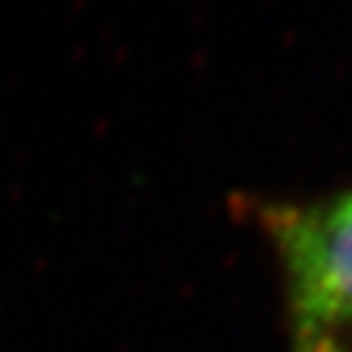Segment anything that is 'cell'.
<instances>
[{
	"label": "cell",
	"instance_id": "cell-1",
	"mask_svg": "<svg viewBox=\"0 0 352 352\" xmlns=\"http://www.w3.org/2000/svg\"><path fill=\"white\" fill-rule=\"evenodd\" d=\"M247 208L278 258L286 352H352V186Z\"/></svg>",
	"mask_w": 352,
	"mask_h": 352
}]
</instances>
